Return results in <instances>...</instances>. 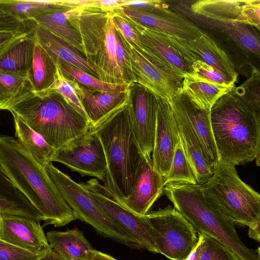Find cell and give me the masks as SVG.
Returning <instances> with one entry per match:
<instances>
[{"instance_id": "1", "label": "cell", "mask_w": 260, "mask_h": 260, "mask_svg": "<svg viewBox=\"0 0 260 260\" xmlns=\"http://www.w3.org/2000/svg\"><path fill=\"white\" fill-rule=\"evenodd\" d=\"M0 167L40 214L44 225L62 226L77 219L45 167L13 137L0 136Z\"/></svg>"}, {"instance_id": "2", "label": "cell", "mask_w": 260, "mask_h": 260, "mask_svg": "<svg viewBox=\"0 0 260 260\" xmlns=\"http://www.w3.org/2000/svg\"><path fill=\"white\" fill-rule=\"evenodd\" d=\"M212 134L219 157L236 167L256 159L259 164L260 112L234 86L210 110Z\"/></svg>"}, {"instance_id": "3", "label": "cell", "mask_w": 260, "mask_h": 260, "mask_svg": "<svg viewBox=\"0 0 260 260\" xmlns=\"http://www.w3.org/2000/svg\"><path fill=\"white\" fill-rule=\"evenodd\" d=\"M8 110L56 149L93 129L86 118L51 89L32 90L15 100Z\"/></svg>"}, {"instance_id": "4", "label": "cell", "mask_w": 260, "mask_h": 260, "mask_svg": "<svg viewBox=\"0 0 260 260\" xmlns=\"http://www.w3.org/2000/svg\"><path fill=\"white\" fill-rule=\"evenodd\" d=\"M93 130L101 142L106 160L103 185L114 197L126 198L131 191L144 154L134 134L128 97Z\"/></svg>"}, {"instance_id": "5", "label": "cell", "mask_w": 260, "mask_h": 260, "mask_svg": "<svg viewBox=\"0 0 260 260\" xmlns=\"http://www.w3.org/2000/svg\"><path fill=\"white\" fill-rule=\"evenodd\" d=\"M68 21L79 35L82 54L101 80L128 84L116 59L113 10L75 8Z\"/></svg>"}, {"instance_id": "6", "label": "cell", "mask_w": 260, "mask_h": 260, "mask_svg": "<svg viewBox=\"0 0 260 260\" xmlns=\"http://www.w3.org/2000/svg\"><path fill=\"white\" fill-rule=\"evenodd\" d=\"M174 208L183 216L197 232L216 239L241 260H260L259 247H247L237 233L234 222L225 217L204 197L200 184L174 183L164 188Z\"/></svg>"}, {"instance_id": "7", "label": "cell", "mask_w": 260, "mask_h": 260, "mask_svg": "<svg viewBox=\"0 0 260 260\" xmlns=\"http://www.w3.org/2000/svg\"><path fill=\"white\" fill-rule=\"evenodd\" d=\"M200 186L205 199L233 222L249 228L260 224V195L241 179L235 167L219 159Z\"/></svg>"}, {"instance_id": "8", "label": "cell", "mask_w": 260, "mask_h": 260, "mask_svg": "<svg viewBox=\"0 0 260 260\" xmlns=\"http://www.w3.org/2000/svg\"><path fill=\"white\" fill-rule=\"evenodd\" d=\"M45 168L62 198L73 210L76 219L90 224L104 236L131 248L141 249L138 242L103 212L82 183L74 181L52 162L49 163Z\"/></svg>"}, {"instance_id": "9", "label": "cell", "mask_w": 260, "mask_h": 260, "mask_svg": "<svg viewBox=\"0 0 260 260\" xmlns=\"http://www.w3.org/2000/svg\"><path fill=\"white\" fill-rule=\"evenodd\" d=\"M146 216L159 253L170 260H186L199 241L193 225L170 205Z\"/></svg>"}, {"instance_id": "10", "label": "cell", "mask_w": 260, "mask_h": 260, "mask_svg": "<svg viewBox=\"0 0 260 260\" xmlns=\"http://www.w3.org/2000/svg\"><path fill=\"white\" fill-rule=\"evenodd\" d=\"M82 183L103 212L138 242L141 249L159 253L146 214L138 215L124 207L96 178Z\"/></svg>"}, {"instance_id": "11", "label": "cell", "mask_w": 260, "mask_h": 260, "mask_svg": "<svg viewBox=\"0 0 260 260\" xmlns=\"http://www.w3.org/2000/svg\"><path fill=\"white\" fill-rule=\"evenodd\" d=\"M52 161L62 164L81 176L104 182L107 163L101 142L93 129L56 149Z\"/></svg>"}, {"instance_id": "12", "label": "cell", "mask_w": 260, "mask_h": 260, "mask_svg": "<svg viewBox=\"0 0 260 260\" xmlns=\"http://www.w3.org/2000/svg\"><path fill=\"white\" fill-rule=\"evenodd\" d=\"M120 37L126 54L129 83L142 85L158 96L167 100L181 89L182 78L159 68Z\"/></svg>"}, {"instance_id": "13", "label": "cell", "mask_w": 260, "mask_h": 260, "mask_svg": "<svg viewBox=\"0 0 260 260\" xmlns=\"http://www.w3.org/2000/svg\"><path fill=\"white\" fill-rule=\"evenodd\" d=\"M128 100L134 134L142 153L152 152L156 122L158 96L137 83L128 84Z\"/></svg>"}, {"instance_id": "14", "label": "cell", "mask_w": 260, "mask_h": 260, "mask_svg": "<svg viewBox=\"0 0 260 260\" xmlns=\"http://www.w3.org/2000/svg\"><path fill=\"white\" fill-rule=\"evenodd\" d=\"M164 34L170 44L190 67L194 62L202 61L235 84L238 74L234 64L225 51L206 34L193 39H181Z\"/></svg>"}, {"instance_id": "15", "label": "cell", "mask_w": 260, "mask_h": 260, "mask_svg": "<svg viewBox=\"0 0 260 260\" xmlns=\"http://www.w3.org/2000/svg\"><path fill=\"white\" fill-rule=\"evenodd\" d=\"M125 18L137 34L141 46V50L139 51L150 61L178 77L183 78L186 74H192L191 68L170 44L164 34Z\"/></svg>"}, {"instance_id": "16", "label": "cell", "mask_w": 260, "mask_h": 260, "mask_svg": "<svg viewBox=\"0 0 260 260\" xmlns=\"http://www.w3.org/2000/svg\"><path fill=\"white\" fill-rule=\"evenodd\" d=\"M180 141L177 124L168 100L158 96L152 161L162 177L168 173L176 147Z\"/></svg>"}, {"instance_id": "17", "label": "cell", "mask_w": 260, "mask_h": 260, "mask_svg": "<svg viewBox=\"0 0 260 260\" xmlns=\"http://www.w3.org/2000/svg\"><path fill=\"white\" fill-rule=\"evenodd\" d=\"M0 240L39 255L51 248L40 221L21 215L0 213Z\"/></svg>"}, {"instance_id": "18", "label": "cell", "mask_w": 260, "mask_h": 260, "mask_svg": "<svg viewBox=\"0 0 260 260\" xmlns=\"http://www.w3.org/2000/svg\"><path fill=\"white\" fill-rule=\"evenodd\" d=\"M114 11L146 27L172 37L193 39L204 34L192 22L168 8L151 12L124 8Z\"/></svg>"}, {"instance_id": "19", "label": "cell", "mask_w": 260, "mask_h": 260, "mask_svg": "<svg viewBox=\"0 0 260 260\" xmlns=\"http://www.w3.org/2000/svg\"><path fill=\"white\" fill-rule=\"evenodd\" d=\"M164 177L154 169L151 156L143 154L128 196L119 199L112 195L124 207L143 216L164 192Z\"/></svg>"}, {"instance_id": "20", "label": "cell", "mask_w": 260, "mask_h": 260, "mask_svg": "<svg viewBox=\"0 0 260 260\" xmlns=\"http://www.w3.org/2000/svg\"><path fill=\"white\" fill-rule=\"evenodd\" d=\"M168 101L173 112L182 117L193 131L205 158L216 167L219 157L212 134L210 111L196 106L181 89Z\"/></svg>"}, {"instance_id": "21", "label": "cell", "mask_w": 260, "mask_h": 260, "mask_svg": "<svg viewBox=\"0 0 260 260\" xmlns=\"http://www.w3.org/2000/svg\"><path fill=\"white\" fill-rule=\"evenodd\" d=\"M72 81L93 129L121 107L128 97V88L127 91L121 92H102L90 90Z\"/></svg>"}, {"instance_id": "22", "label": "cell", "mask_w": 260, "mask_h": 260, "mask_svg": "<svg viewBox=\"0 0 260 260\" xmlns=\"http://www.w3.org/2000/svg\"><path fill=\"white\" fill-rule=\"evenodd\" d=\"M36 41L49 54L56 64L69 63L98 78L83 54L72 44L31 20Z\"/></svg>"}, {"instance_id": "23", "label": "cell", "mask_w": 260, "mask_h": 260, "mask_svg": "<svg viewBox=\"0 0 260 260\" xmlns=\"http://www.w3.org/2000/svg\"><path fill=\"white\" fill-rule=\"evenodd\" d=\"M36 43L32 31L17 35L5 44L0 48V70L27 76Z\"/></svg>"}, {"instance_id": "24", "label": "cell", "mask_w": 260, "mask_h": 260, "mask_svg": "<svg viewBox=\"0 0 260 260\" xmlns=\"http://www.w3.org/2000/svg\"><path fill=\"white\" fill-rule=\"evenodd\" d=\"M173 114L179 133L180 139L198 184L206 182L213 174L215 167L205 158L200 142L193 131L179 115Z\"/></svg>"}, {"instance_id": "25", "label": "cell", "mask_w": 260, "mask_h": 260, "mask_svg": "<svg viewBox=\"0 0 260 260\" xmlns=\"http://www.w3.org/2000/svg\"><path fill=\"white\" fill-rule=\"evenodd\" d=\"M48 242L54 251L65 260H89L94 250L83 233L77 228L47 233Z\"/></svg>"}, {"instance_id": "26", "label": "cell", "mask_w": 260, "mask_h": 260, "mask_svg": "<svg viewBox=\"0 0 260 260\" xmlns=\"http://www.w3.org/2000/svg\"><path fill=\"white\" fill-rule=\"evenodd\" d=\"M233 87L223 86L187 74L183 77L181 90L196 106L210 111L216 101Z\"/></svg>"}, {"instance_id": "27", "label": "cell", "mask_w": 260, "mask_h": 260, "mask_svg": "<svg viewBox=\"0 0 260 260\" xmlns=\"http://www.w3.org/2000/svg\"><path fill=\"white\" fill-rule=\"evenodd\" d=\"M0 213L26 216L40 222L43 220L39 212L13 185L1 167Z\"/></svg>"}, {"instance_id": "28", "label": "cell", "mask_w": 260, "mask_h": 260, "mask_svg": "<svg viewBox=\"0 0 260 260\" xmlns=\"http://www.w3.org/2000/svg\"><path fill=\"white\" fill-rule=\"evenodd\" d=\"M16 139L41 166L52 162L56 149L50 145L39 133L31 129L15 114L12 113Z\"/></svg>"}, {"instance_id": "29", "label": "cell", "mask_w": 260, "mask_h": 260, "mask_svg": "<svg viewBox=\"0 0 260 260\" xmlns=\"http://www.w3.org/2000/svg\"><path fill=\"white\" fill-rule=\"evenodd\" d=\"M0 8L22 21L70 9L65 6L63 0H0Z\"/></svg>"}, {"instance_id": "30", "label": "cell", "mask_w": 260, "mask_h": 260, "mask_svg": "<svg viewBox=\"0 0 260 260\" xmlns=\"http://www.w3.org/2000/svg\"><path fill=\"white\" fill-rule=\"evenodd\" d=\"M57 71L56 63L36 42L32 62L27 75L32 90L39 92L49 89L55 81Z\"/></svg>"}, {"instance_id": "31", "label": "cell", "mask_w": 260, "mask_h": 260, "mask_svg": "<svg viewBox=\"0 0 260 260\" xmlns=\"http://www.w3.org/2000/svg\"><path fill=\"white\" fill-rule=\"evenodd\" d=\"M245 1L201 0L191 6L192 12L219 22H238Z\"/></svg>"}, {"instance_id": "32", "label": "cell", "mask_w": 260, "mask_h": 260, "mask_svg": "<svg viewBox=\"0 0 260 260\" xmlns=\"http://www.w3.org/2000/svg\"><path fill=\"white\" fill-rule=\"evenodd\" d=\"M72 9L44 14L34 20L39 25L70 43L82 53L80 37L68 21L72 14Z\"/></svg>"}, {"instance_id": "33", "label": "cell", "mask_w": 260, "mask_h": 260, "mask_svg": "<svg viewBox=\"0 0 260 260\" xmlns=\"http://www.w3.org/2000/svg\"><path fill=\"white\" fill-rule=\"evenodd\" d=\"M56 64L66 78L90 90L121 92L128 90L129 84H116L107 83L69 63L60 62Z\"/></svg>"}, {"instance_id": "34", "label": "cell", "mask_w": 260, "mask_h": 260, "mask_svg": "<svg viewBox=\"0 0 260 260\" xmlns=\"http://www.w3.org/2000/svg\"><path fill=\"white\" fill-rule=\"evenodd\" d=\"M32 90L27 76L0 70V110H8L15 100Z\"/></svg>"}, {"instance_id": "35", "label": "cell", "mask_w": 260, "mask_h": 260, "mask_svg": "<svg viewBox=\"0 0 260 260\" xmlns=\"http://www.w3.org/2000/svg\"><path fill=\"white\" fill-rule=\"evenodd\" d=\"M164 183L165 186L174 183L198 184L180 139L176 147L169 171L164 178Z\"/></svg>"}, {"instance_id": "36", "label": "cell", "mask_w": 260, "mask_h": 260, "mask_svg": "<svg viewBox=\"0 0 260 260\" xmlns=\"http://www.w3.org/2000/svg\"><path fill=\"white\" fill-rule=\"evenodd\" d=\"M241 47L259 56V40L246 24L234 22H216Z\"/></svg>"}, {"instance_id": "37", "label": "cell", "mask_w": 260, "mask_h": 260, "mask_svg": "<svg viewBox=\"0 0 260 260\" xmlns=\"http://www.w3.org/2000/svg\"><path fill=\"white\" fill-rule=\"evenodd\" d=\"M199 235L201 239L200 260H241L216 239L204 233H199Z\"/></svg>"}, {"instance_id": "38", "label": "cell", "mask_w": 260, "mask_h": 260, "mask_svg": "<svg viewBox=\"0 0 260 260\" xmlns=\"http://www.w3.org/2000/svg\"><path fill=\"white\" fill-rule=\"evenodd\" d=\"M49 89L59 93L71 106L87 119L73 82L63 75L58 66L55 81Z\"/></svg>"}, {"instance_id": "39", "label": "cell", "mask_w": 260, "mask_h": 260, "mask_svg": "<svg viewBox=\"0 0 260 260\" xmlns=\"http://www.w3.org/2000/svg\"><path fill=\"white\" fill-rule=\"evenodd\" d=\"M260 76L259 71L253 67L250 77L238 87L243 98L260 112Z\"/></svg>"}, {"instance_id": "40", "label": "cell", "mask_w": 260, "mask_h": 260, "mask_svg": "<svg viewBox=\"0 0 260 260\" xmlns=\"http://www.w3.org/2000/svg\"><path fill=\"white\" fill-rule=\"evenodd\" d=\"M192 74L201 79L223 86L233 87L235 84L212 67L197 61L191 65Z\"/></svg>"}, {"instance_id": "41", "label": "cell", "mask_w": 260, "mask_h": 260, "mask_svg": "<svg viewBox=\"0 0 260 260\" xmlns=\"http://www.w3.org/2000/svg\"><path fill=\"white\" fill-rule=\"evenodd\" d=\"M32 31L31 20L21 21L0 8V32L18 35Z\"/></svg>"}, {"instance_id": "42", "label": "cell", "mask_w": 260, "mask_h": 260, "mask_svg": "<svg viewBox=\"0 0 260 260\" xmlns=\"http://www.w3.org/2000/svg\"><path fill=\"white\" fill-rule=\"evenodd\" d=\"M68 8H95L107 10H114L125 6L128 1L125 0H63Z\"/></svg>"}, {"instance_id": "43", "label": "cell", "mask_w": 260, "mask_h": 260, "mask_svg": "<svg viewBox=\"0 0 260 260\" xmlns=\"http://www.w3.org/2000/svg\"><path fill=\"white\" fill-rule=\"evenodd\" d=\"M113 22L120 35L136 49L140 50L141 46L137 34L127 19L113 10Z\"/></svg>"}, {"instance_id": "44", "label": "cell", "mask_w": 260, "mask_h": 260, "mask_svg": "<svg viewBox=\"0 0 260 260\" xmlns=\"http://www.w3.org/2000/svg\"><path fill=\"white\" fill-rule=\"evenodd\" d=\"M41 256L0 240V260H38Z\"/></svg>"}, {"instance_id": "45", "label": "cell", "mask_w": 260, "mask_h": 260, "mask_svg": "<svg viewBox=\"0 0 260 260\" xmlns=\"http://www.w3.org/2000/svg\"><path fill=\"white\" fill-rule=\"evenodd\" d=\"M238 23L249 24L256 27L260 26V1H245L243 6Z\"/></svg>"}, {"instance_id": "46", "label": "cell", "mask_w": 260, "mask_h": 260, "mask_svg": "<svg viewBox=\"0 0 260 260\" xmlns=\"http://www.w3.org/2000/svg\"><path fill=\"white\" fill-rule=\"evenodd\" d=\"M151 12L157 9L168 8L167 5L161 1H128L127 3L120 7Z\"/></svg>"}, {"instance_id": "47", "label": "cell", "mask_w": 260, "mask_h": 260, "mask_svg": "<svg viewBox=\"0 0 260 260\" xmlns=\"http://www.w3.org/2000/svg\"><path fill=\"white\" fill-rule=\"evenodd\" d=\"M89 260H117L112 256L94 249Z\"/></svg>"}, {"instance_id": "48", "label": "cell", "mask_w": 260, "mask_h": 260, "mask_svg": "<svg viewBox=\"0 0 260 260\" xmlns=\"http://www.w3.org/2000/svg\"><path fill=\"white\" fill-rule=\"evenodd\" d=\"M38 260H65L51 248Z\"/></svg>"}, {"instance_id": "49", "label": "cell", "mask_w": 260, "mask_h": 260, "mask_svg": "<svg viewBox=\"0 0 260 260\" xmlns=\"http://www.w3.org/2000/svg\"><path fill=\"white\" fill-rule=\"evenodd\" d=\"M199 241L198 243L193 249V250L191 252V253L189 254L188 257L186 258V260H200V254H201V239L200 235L198 236Z\"/></svg>"}, {"instance_id": "50", "label": "cell", "mask_w": 260, "mask_h": 260, "mask_svg": "<svg viewBox=\"0 0 260 260\" xmlns=\"http://www.w3.org/2000/svg\"><path fill=\"white\" fill-rule=\"evenodd\" d=\"M10 32H0V48L10 41L17 35Z\"/></svg>"}, {"instance_id": "51", "label": "cell", "mask_w": 260, "mask_h": 260, "mask_svg": "<svg viewBox=\"0 0 260 260\" xmlns=\"http://www.w3.org/2000/svg\"><path fill=\"white\" fill-rule=\"evenodd\" d=\"M248 236L250 238L259 242L260 241V224L249 228Z\"/></svg>"}, {"instance_id": "52", "label": "cell", "mask_w": 260, "mask_h": 260, "mask_svg": "<svg viewBox=\"0 0 260 260\" xmlns=\"http://www.w3.org/2000/svg\"><path fill=\"white\" fill-rule=\"evenodd\" d=\"M74 260H85V259L77 258V259H74Z\"/></svg>"}]
</instances>
